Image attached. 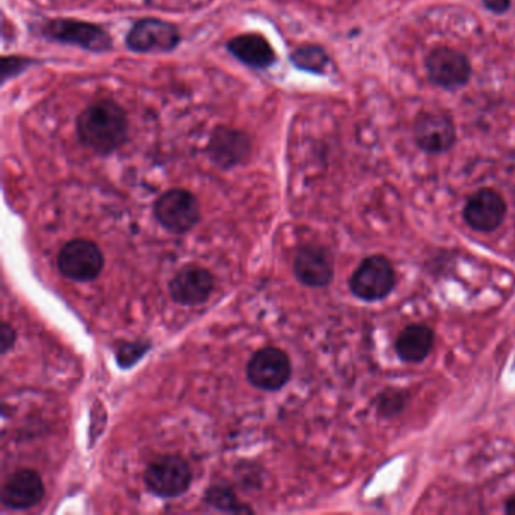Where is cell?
<instances>
[{
  "instance_id": "cell-1",
  "label": "cell",
  "mask_w": 515,
  "mask_h": 515,
  "mask_svg": "<svg viewBox=\"0 0 515 515\" xmlns=\"http://www.w3.org/2000/svg\"><path fill=\"white\" fill-rule=\"evenodd\" d=\"M76 135L91 152L100 156L112 155L129 138V117L115 100H97L79 114Z\"/></svg>"
},
{
  "instance_id": "cell-2",
  "label": "cell",
  "mask_w": 515,
  "mask_h": 515,
  "mask_svg": "<svg viewBox=\"0 0 515 515\" xmlns=\"http://www.w3.org/2000/svg\"><path fill=\"white\" fill-rule=\"evenodd\" d=\"M40 34L46 40L81 47L88 52L105 53L114 47V40L106 29L82 20H46L40 25Z\"/></svg>"
},
{
  "instance_id": "cell-3",
  "label": "cell",
  "mask_w": 515,
  "mask_h": 515,
  "mask_svg": "<svg viewBox=\"0 0 515 515\" xmlns=\"http://www.w3.org/2000/svg\"><path fill=\"white\" fill-rule=\"evenodd\" d=\"M155 216L158 223L174 235H183L197 226L201 218L200 203L186 189H170L156 200Z\"/></svg>"
},
{
  "instance_id": "cell-4",
  "label": "cell",
  "mask_w": 515,
  "mask_h": 515,
  "mask_svg": "<svg viewBox=\"0 0 515 515\" xmlns=\"http://www.w3.org/2000/svg\"><path fill=\"white\" fill-rule=\"evenodd\" d=\"M144 481L155 496L174 499L185 494L191 487V467L179 455H164L149 464L144 473Z\"/></svg>"
},
{
  "instance_id": "cell-5",
  "label": "cell",
  "mask_w": 515,
  "mask_h": 515,
  "mask_svg": "<svg viewBox=\"0 0 515 515\" xmlns=\"http://www.w3.org/2000/svg\"><path fill=\"white\" fill-rule=\"evenodd\" d=\"M206 150L207 156L216 167L233 170L250 161L253 142L244 130L221 124L210 133Z\"/></svg>"
},
{
  "instance_id": "cell-6",
  "label": "cell",
  "mask_w": 515,
  "mask_h": 515,
  "mask_svg": "<svg viewBox=\"0 0 515 515\" xmlns=\"http://www.w3.org/2000/svg\"><path fill=\"white\" fill-rule=\"evenodd\" d=\"M396 277L392 263L384 256L364 259L349 281L352 293L363 301H380L392 292Z\"/></svg>"
},
{
  "instance_id": "cell-7",
  "label": "cell",
  "mask_w": 515,
  "mask_h": 515,
  "mask_svg": "<svg viewBox=\"0 0 515 515\" xmlns=\"http://www.w3.org/2000/svg\"><path fill=\"white\" fill-rule=\"evenodd\" d=\"M105 257L94 242L75 239L67 242L58 254V269L64 277L79 283L96 280L102 274Z\"/></svg>"
},
{
  "instance_id": "cell-8",
  "label": "cell",
  "mask_w": 515,
  "mask_h": 515,
  "mask_svg": "<svg viewBox=\"0 0 515 515\" xmlns=\"http://www.w3.org/2000/svg\"><path fill=\"white\" fill-rule=\"evenodd\" d=\"M248 381L263 392H278L289 383L292 366L281 349L268 346L260 349L247 364Z\"/></svg>"
},
{
  "instance_id": "cell-9",
  "label": "cell",
  "mask_w": 515,
  "mask_h": 515,
  "mask_svg": "<svg viewBox=\"0 0 515 515\" xmlns=\"http://www.w3.org/2000/svg\"><path fill=\"white\" fill-rule=\"evenodd\" d=\"M182 35L173 23L145 17L133 23L126 35V46L136 53H168L177 49Z\"/></svg>"
},
{
  "instance_id": "cell-10",
  "label": "cell",
  "mask_w": 515,
  "mask_h": 515,
  "mask_svg": "<svg viewBox=\"0 0 515 515\" xmlns=\"http://www.w3.org/2000/svg\"><path fill=\"white\" fill-rule=\"evenodd\" d=\"M426 70L432 84L445 90H460L469 82L472 65L466 55L449 47H438L426 58Z\"/></svg>"
},
{
  "instance_id": "cell-11",
  "label": "cell",
  "mask_w": 515,
  "mask_h": 515,
  "mask_svg": "<svg viewBox=\"0 0 515 515\" xmlns=\"http://www.w3.org/2000/svg\"><path fill=\"white\" fill-rule=\"evenodd\" d=\"M414 136L423 152L440 155L448 152L457 141L454 121L443 111H425L416 118Z\"/></svg>"
},
{
  "instance_id": "cell-12",
  "label": "cell",
  "mask_w": 515,
  "mask_h": 515,
  "mask_svg": "<svg viewBox=\"0 0 515 515\" xmlns=\"http://www.w3.org/2000/svg\"><path fill=\"white\" fill-rule=\"evenodd\" d=\"M506 203L499 192L481 189L473 194L464 207V219L476 232L490 233L502 226Z\"/></svg>"
},
{
  "instance_id": "cell-13",
  "label": "cell",
  "mask_w": 515,
  "mask_h": 515,
  "mask_svg": "<svg viewBox=\"0 0 515 515\" xmlns=\"http://www.w3.org/2000/svg\"><path fill=\"white\" fill-rule=\"evenodd\" d=\"M215 289V278L207 269L188 266L182 269L170 283V295L180 306H200L206 303Z\"/></svg>"
},
{
  "instance_id": "cell-14",
  "label": "cell",
  "mask_w": 515,
  "mask_h": 515,
  "mask_svg": "<svg viewBox=\"0 0 515 515\" xmlns=\"http://www.w3.org/2000/svg\"><path fill=\"white\" fill-rule=\"evenodd\" d=\"M293 272L304 286L327 287L334 277L333 257L318 245H304L295 256Z\"/></svg>"
},
{
  "instance_id": "cell-15",
  "label": "cell",
  "mask_w": 515,
  "mask_h": 515,
  "mask_svg": "<svg viewBox=\"0 0 515 515\" xmlns=\"http://www.w3.org/2000/svg\"><path fill=\"white\" fill-rule=\"evenodd\" d=\"M44 484L34 470H17L2 488V503L5 508L25 511L40 505L44 499Z\"/></svg>"
},
{
  "instance_id": "cell-16",
  "label": "cell",
  "mask_w": 515,
  "mask_h": 515,
  "mask_svg": "<svg viewBox=\"0 0 515 515\" xmlns=\"http://www.w3.org/2000/svg\"><path fill=\"white\" fill-rule=\"evenodd\" d=\"M229 53L254 70H266L277 62L274 47L260 34H242L226 44Z\"/></svg>"
},
{
  "instance_id": "cell-17",
  "label": "cell",
  "mask_w": 515,
  "mask_h": 515,
  "mask_svg": "<svg viewBox=\"0 0 515 515\" xmlns=\"http://www.w3.org/2000/svg\"><path fill=\"white\" fill-rule=\"evenodd\" d=\"M434 345V331L426 325H410L396 340V354L407 363H420Z\"/></svg>"
},
{
  "instance_id": "cell-18",
  "label": "cell",
  "mask_w": 515,
  "mask_h": 515,
  "mask_svg": "<svg viewBox=\"0 0 515 515\" xmlns=\"http://www.w3.org/2000/svg\"><path fill=\"white\" fill-rule=\"evenodd\" d=\"M289 59L298 70L309 71L315 75H322L330 62L324 47L316 46V44H304V46L297 47L290 53Z\"/></svg>"
},
{
  "instance_id": "cell-19",
  "label": "cell",
  "mask_w": 515,
  "mask_h": 515,
  "mask_svg": "<svg viewBox=\"0 0 515 515\" xmlns=\"http://www.w3.org/2000/svg\"><path fill=\"white\" fill-rule=\"evenodd\" d=\"M206 503L207 505L213 506V508L219 509V511L251 512V508H245V506H242V503L239 502L236 494L227 487L210 488L206 494Z\"/></svg>"
},
{
  "instance_id": "cell-20",
  "label": "cell",
  "mask_w": 515,
  "mask_h": 515,
  "mask_svg": "<svg viewBox=\"0 0 515 515\" xmlns=\"http://www.w3.org/2000/svg\"><path fill=\"white\" fill-rule=\"evenodd\" d=\"M150 345L147 343H123L118 346L117 349V360L123 369H129L132 367L145 352L149 351Z\"/></svg>"
},
{
  "instance_id": "cell-21",
  "label": "cell",
  "mask_w": 515,
  "mask_h": 515,
  "mask_svg": "<svg viewBox=\"0 0 515 515\" xmlns=\"http://www.w3.org/2000/svg\"><path fill=\"white\" fill-rule=\"evenodd\" d=\"M34 64L35 59L26 58V56H5L2 59V82H7L8 79L22 75L23 71L28 70Z\"/></svg>"
},
{
  "instance_id": "cell-22",
  "label": "cell",
  "mask_w": 515,
  "mask_h": 515,
  "mask_svg": "<svg viewBox=\"0 0 515 515\" xmlns=\"http://www.w3.org/2000/svg\"><path fill=\"white\" fill-rule=\"evenodd\" d=\"M404 408V395L402 393H383L381 396L380 405H378V410L380 413L386 414V416H392V414L398 413Z\"/></svg>"
},
{
  "instance_id": "cell-23",
  "label": "cell",
  "mask_w": 515,
  "mask_h": 515,
  "mask_svg": "<svg viewBox=\"0 0 515 515\" xmlns=\"http://www.w3.org/2000/svg\"><path fill=\"white\" fill-rule=\"evenodd\" d=\"M16 340V330H14L8 322H4V324H2V328H0V346H2V354H7L10 349H13L14 345H16Z\"/></svg>"
},
{
  "instance_id": "cell-24",
  "label": "cell",
  "mask_w": 515,
  "mask_h": 515,
  "mask_svg": "<svg viewBox=\"0 0 515 515\" xmlns=\"http://www.w3.org/2000/svg\"><path fill=\"white\" fill-rule=\"evenodd\" d=\"M485 7L496 14H503L511 7L509 0H484Z\"/></svg>"
},
{
  "instance_id": "cell-25",
  "label": "cell",
  "mask_w": 515,
  "mask_h": 515,
  "mask_svg": "<svg viewBox=\"0 0 515 515\" xmlns=\"http://www.w3.org/2000/svg\"><path fill=\"white\" fill-rule=\"evenodd\" d=\"M505 512L506 514L515 515V497H511V499L506 502Z\"/></svg>"
}]
</instances>
